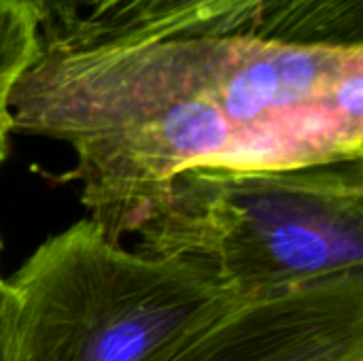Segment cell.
<instances>
[{
  "mask_svg": "<svg viewBox=\"0 0 363 361\" xmlns=\"http://www.w3.org/2000/svg\"><path fill=\"white\" fill-rule=\"evenodd\" d=\"M11 111L15 132L72 149L66 179L121 243L185 170L363 160V47L43 40Z\"/></svg>",
  "mask_w": 363,
  "mask_h": 361,
  "instance_id": "obj_1",
  "label": "cell"
},
{
  "mask_svg": "<svg viewBox=\"0 0 363 361\" xmlns=\"http://www.w3.org/2000/svg\"><path fill=\"white\" fill-rule=\"evenodd\" d=\"M362 162L185 170L132 232L136 251L191 264L238 298L362 277Z\"/></svg>",
  "mask_w": 363,
  "mask_h": 361,
  "instance_id": "obj_2",
  "label": "cell"
},
{
  "mask_svg": "<svg viewBox=\"0 0 363 361\" xmlns=\"http://www.w3.org/2000/svg\"><path fill=\"white\" fill-rule=\"evenodd\" d=\"M9 285L11 361H155L238 298L191 264L128 251L91 219L38 245Z\"/></svg>",
  "mask_w": 363,
  "mask_h": 361,
  "instance_id": "obj_3",
  "label": "cell"
},
{
  "mask_svg": "<svg viewBox=\"0 0 363 361\" xmlns=\"http://www.w3.org/2000/svg\"><path fill=\"white\" fill-rule=\"evenodd\" d=\"M249 36L306 47H363V0H87L60 43Z\"/></svg>",
  "mask_w": 363,
  "mask_h": 361,
  "instance_id": "obj_4",
  "label": "cell"
},
{
  "mask_svg": "<svg viewBox=\"0 0 363 361\" xmlns=\"http://www.w3.org/2000/svg\"><path fill=\"white\" fill-rule=\"evenodd\" d=\"M155 361H363V274L236 298Z\"/></svg>",
  "mask_w": 363,
  "mask_h": 361,
  "instance_id": "obj_5",
  "label": "cell"
},
{
  "mask_svg": "<svg viewBox=\"0 0 363 361\" xmlns=\"http://www.w3.org/2000/svg\"><path fill=\"white\" fill-rule=\"evenodd\" d=\"M40 47L38 15L21 0H0V166L9 160L15 134L11 111L15 87L36 64Z\"/></svg>",
  "mask_w": 363,
  "mask_h": 361,
  "instance_id": "obj_6",
  "label": "cell"
},
{
  "mask_svg": "<svg viewBox=\"0 0 363 361\" xmlns=\"http://www.w3.org/2000/svg\"><path fill=\"white\" fill-rule=\"evenodd\" d=\"M40 19L43 38H53L70 30L83 15L87 0H21Z\"/></svg>",
  "mask_w": 363,
  "mask_h": 361,
  "instance_id": "obj_7",
  "label": "cell"
},
{
  "mask_svg": "<svg viewBox=\"0 0 363 361\" xmlns=\"http://www.w3.org/2000/svg\"><path fill=\"white\" fill-rule=\"evenodd\" d=\"M2 253V236H0ZM13 328H15V294L6 279L0 274V361L13 357Z\"/></svg>",
  "mask_w": 363,
  "mask_h": 361,
  "instance_id": "obj_8",
  "label": "cell"
}]
</instances>
